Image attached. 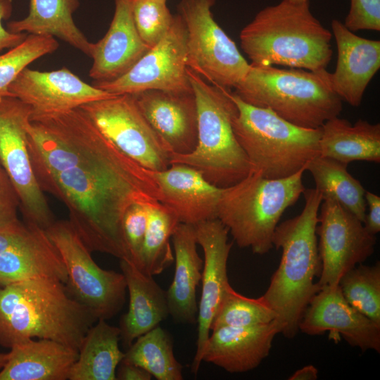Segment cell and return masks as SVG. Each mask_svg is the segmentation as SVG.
I'll use <instances>...</instances> for the list:
<instances>
[{"mask_svg":"<svg viewBox=\"0 0 380 380\" xmlns=\"http://www.w3.org/2000/svg\"><path fill=\"white\" fill-rule=\"evenodd\" d=\"M172 241L175 253V274L166 291L169 314L182 324L197 322L196 288L201 280L203 260L197 251L194 227L179 223Z\"/></svg>","mask_w":380,"mask_h":380,"instance_id":"cell-24","label":"cell"},{"mask_svg":"<svg viewBox=\"0 0 380 380\" xmlns=\"http://www.w3.org/2000/svg\"><path fill=\"white\" fill-rule=\"evenodd\" d=\"M319 155L348 165L355 160L380 162V124L359 119L354 125L338 117L321 127Z\"/></svg>","mask_w":380,"mask_h":380,"instance_id":"cell-26","label":"cell"},{"mask_svg":"<svg viewBox=\"0 0 380 380\" xmlns=\"http://www.w3.org/2000/svg\"><path fill=\"white\" fill-rule=\"evenodd\" d=\"M316 233L319 237L321 288L338 285L348 270L363 263L374 251L376 235L363 222L330 198L322 199Z\"/></svg>","mask_w":380,"mask_h":380,"instance_id":"cell-14","label":"cell"},{"mask_svg":"<svg viewBox=\"0 0 380 380\" xmlns=\"http://www.w3.org/2000/svg\"><path fill=\"white\" fill-rule=\"evenodd\" d=\"M152 172L160 192L159 202L180 223L196 225L217 219L223 188L212 184L198 170L185 164L172 163L164 170Z\"/></svg>","mask_w":380,"mask_h":380,"instance_id":"cell-19","label":"cell"},{"mask_svg":"<svg viewBox=\"0 0 380 380\" xmlns=\"http://www.w3.org/2000/svg\"><path fill=\"white\" fill-rule=\"evenodd\" d=\"M120 329L99 319L84 335L70 380H117L116 369L125 356L119 347Z\"/></svg>","mask_w":380,"mask_h":380,"instance_id":"cell-28","label":"cell"},{"mask_svg":"<svg viewBox=\"0 0 380 380\" xmlns=\"http://www.w3.org/2000/svg\"><path fill=\"white\" fill-rule=\"evenodd\" d=\"M287 1L293 4H302L309 0H287Z\"/></svg>","mask_w":380,"mask_h":380,"instance_id":"cell-46","label":"cell"},{"mask_svg":"<svg viewBox=\"0 0 380 380\" xmlns=\"http://www.w3.org/2000/svg\"><path fill=\"white\" fill-rule=\"evenodd\" d=\"M186 53V27L177 13L165 36L128 72L113 81H94L92 85L114 95L135 94L148 90L191 91Z\"/></svg>","mask_w":380,"mask_h":380,"instance_id":"cell-13","label":"cell"},{"mask_svg":"<svg viewBox=\"0 0 380 380\" xmlns=\"http://www.w3.org/2000/svg\"><path fill=\"white\" fill-rule=\"evenodd\" d=\"M0 380H67L79 351L58 341L30 338L13 345Z\"/></svg>","mask_w":380,"mask_h":380,"instance_id":"cell-25","label":"cell"},{"mask_svg":"<svg viewBox=\"0 0 380 380\" xmlns=\"http://www.w3.org/2000/svg\"><path fill=\"white\" fill-rule=\"evenodd\" d=\"M318 377L317 369L312 365H306L296 371L289 380H315Z\"/></svg>","mask_w":380,"mask_h":380,"instance_id":"cell-44","label":"cell"},{"mask_svg":"<svg viewBox=\"0 0 380 380\" xmlns=\"http://www.w3.org/2000/svg\"><path fill=\"white\" fill-rule=\"evenodd\" d=\"M115 12L104 37L92 44L89 75L94 82L115 80L150 49L141 39L132 14L133 0H114Z\"/></svg>","mask_w":380,"mask_h":380,"instance_id":"cell-21","label":"cell"},{"mask_svg":"<svg viewBox=\"0 0 380 380\" xmlns=\"http://www.w3.org/2000/svg\"><path fill=\"white\" fill-rule=\"evenodd\" d=\"M215 0H181L177 5L186 31L187 67L208 82L234 88L250 68L234 42L215 20Z\"/></svg>","mask_w":380,"mask_h":380,"instance_id":"cell-10","label":"cell"},{"mask_svg":"<svg viewBox=\"0 0 380 380\" xmlns=\"http://www.w3.org/2000/svg\"><path fill=\"white\" fill-rule=\"evenodd\" d=\"M116 379L117 380H151L152 376L141 367L122 360L116 369Z\"/></svg>","mask_w":380,"mask_h":380,"instance_id":"cell-43","label":"cell"},{"mask_svg":"<svg viewBox=\"0 0 380 380\" xmlns=\"http://www.w3.org/2000/svg\"><path fill=\"white\" fill-rule=\"evenodd\" d=\"M232 97L238 108L234 133L251 170L267 179L285 178L306 167L319 155L321 127L295 125L270 109L243 102L234 91Z\"/></svg>","mask_w":380,"mask_h":380,"instance_id":"cell-8","label":"cell"},{"mask_svg":"<svg viewBox=\"0 0 380 380\" xmlns=\"http://www.w3.org/2000/svg\"><path fill=\"white\" fill-rule=\"evenodd\" d=\"M147 210V227L137 267L153 277L162 273L175 260L170 240L180 222L159 201L148 204Z\"/></svg>","mask_w":380,"mask_h":380,"instance_id":"cell-32","label":"cell"},{"mask_svg":"<svg viewBox=\"0 0 380 380\" xmlns=\"http://www.w3.org/2000/svg\"><path fill=\"white\" fill-rule=\"evenodd\" d=\"M129 293V307L120 321V341L129 348L169 315L166 291L132 262L120 260Z\"/></svg>","mask_w":380,"mask_h":380,"instance_id":"cell-23","label":"cell"},{"mask_svg":"<svg viewBox=\"0 0 380 380\" xmlns=\"http://www.w3.org/2000/svg\"><path fill=\"white\" fill-rule=\"evenodd\" d=\"M331 30L337 47L334 72H327L331 89L350 106L361 104L365 91L380 68V42L359 37L336 19Z\"/></svg>","mask_w":380,"mask_h":380,"instance_id":"cell-20","label":"cell"},{"mask_svg":"<svg viewBox=\"0 0 380 380\" xmlns=\"http://www.w3.org/2000/svg\"><path fill=\"white\" fill-rule=\"evenodd\" d=\"M44 191L65 205L72 229L91 251L129 260L122 222L135 203L159 201L153 172L133 160L99 167H75L36 176Z\"/></svg>","mask_w":380,"mask_h":380,"instance_id":"cell-1","label":"cell"},{"mask_svg":"<svg viewBox=\"0 0 380 380\" xmlns=\"http://www.w3.org/2000/svg\"><path fill=\"white\" fill-rule=\"evenodd\" d=\"M274 310L262 296L251 298L236 292L229 284L212 322L211 330L220 327H250L276 320Z\"/></svg>","mask_w":380,"mask_h":380,"instance_id":"cell-34","label":"cell"},{"mask_svg":"<svg viewBox=\"0 0 380 380\" xmlns=\"http://www.w3.org/2000/svg\"><path fill=\"white\" fill-rule=\"evenodd\" d=\"M298 330L315 336L329 333L341 336L362 351L380 352V326L353 308L342 295L339 285L322 287L310 301L298 324Z\"/></svg>","mask_w":380,"mask_h":380,"instance_id":"cell-17","label":"cell"},{"mask_svg":"<svg viewBox=\"0 0 380 380\" xmlns=\"http://www.w3.org/2000/svg\"><path fill=\"white\" fill-rule=\"evenodd\" d=\"M8 90L11 96L30 107V119L68 111L115 96L88 84L66 68L42 72L27 67Z\"/></svg>","mask_w":380,"mask_h":380,"instance_id":"cell-16","label":"cell"},{"mask_svg":"<svg viewBox=\"0 0 380 380\" xmlns=\"http://www.w3.org/2000/svg\"><path fill=\"white\" fill-rule=\"evenodd\" d=\"M147 205L141 203L131 205L125 213L122 222L129 260L137 266L147 227Z\"/></svg>","mask_w":380,"mask_h":380,"instance_id":"cell-37","label":"cell"},{"mask_svg":"<svg viewBox=\"0 0 380 380\" xmlns=\"http://www.w3.org/2000/svg\"><path fill=\"white\" fill-rule=\"evenodd\" d=\"M197 243L203 249L202 289L198 305V329L195 355L191 366L196 374L200 369L205 346L227 286V261L232 243L228 241L227 228L214 219L194 225Z\"/></svg>","mask_w":380,"mask_h":380,"instance_id":"cell-15","label":"cell"},{"mask_svg":"<svg viewBox=\"0 0 380 380\" xmlns=\"http://www.w3.org/2000/svg\"><path fill=\"white\" fill-rule=\"evenodd\" d=\"M142 114L170 151L193 152L198 142V112L193 90H148L132 94Z\"/></svg>","mask_w":380,"mask_h":380,"instance_id":"cell-18","label":"cell"},{"mask_svg":"<svg viewBox=\"0 0 380 380\" xmlns=\"http://www.w3.org/2000/svg\"><path fill=\"white\" fill-rule=\"evenodd\" d=\"M79 6L78 0H30L28 15L22 20L8 22L7 30L13 33L56 37L91 57L93 43L72 18Z\"/></svg>","mask_w":380,"mask_h":380,"instance_id":"cell-27","label":"cell"},{"mask_svg":"<svg viewBox=\"0 0 380 380\" xmlns=\"http://www.w3.org/2000/svg\"><path fill=\"white\" fill-rule=\"evenodd\" d=\"M46 233L34 224L22 222L16 226L0 230V253L27 246Z\"/></svg>","mask_w":380,"mask_h":380,"instance_id":"cell-40","label":"cell"},{"mask_svg":"<svg viewBox=\"0 0 380 380\" xmlns=\"http://www.w3.org/2000/svg\"><path fill=\"white\" fill-rule=\"evenodd\" d=\"M164 0H133L132 14L137 30L151 49L157 44L170 28L172 15Z\"/></svg>","mask_w":380,"mask_h":380,"instance_id":"cell-36","label":"cell"},{"mask_svg":"<svg viewBox=\"0 0 380 380\" xmlns=\"http://www.w3.org/2000/svg\"><path fill=\"white\" fill-rule=\"evenodd\" d=\"M342 295L355 310L380 326V264H359L348 270L339 283Z\"/></svg>","mask_w":380,"mask_h":380,"instance_id":"cell-33","label":"cell"},{"mask_svg":"<svg viewBox=\"0 0 380 380\" xmlns=\"http://www.w3.org/2000/svg\"><path fill=\"white\" fill-rule=\"evenodd\" d=\"M122 360L141 367L158 380L184 379L172 338L160 325L139 336L127 348Z\"/></svg>","mask_w":380,"mask_h":380,"instance_id":"cell-31","label":"cell"},{"mask_svg":"<svg viewBox=\"0 0 380 380\" xmlns=\"http://www.w3.org/2000/svg\"><path fill=\"white\" fill-rule=\"evenodd\" d=\"M39 278L65 284L68 279L61 257L46 232L27 246L0 253V286Z\"/></svg>","mask_w":380,"mask_h":380,"instance_id":"cell-29","label":"cell"},{"mask_svg":"<svg viewBox=\"0 0 380 380\" xmlns=\"http://www.w3.org/2000/svg\"><path fill=\"white\" fill-rule=\"evenodd\" d=\"M29 106L13 96L0 98V164L19 199L25 221L46 229L55 221L35 177L27 146Z\"/></svg>","mask_w":380,"mask_h":380,"instance_id":"cell-11","label":"cell"},{"mask_svg":"<svg viewBox=\"0 0 380 380\" xmlns=\"http://www.w3.org/2000/svg\"><path fill=\"white\" fill-rule=\"evenodd\" d=\"M164 1H167V0H164Z\"/></svg>","mask_w":380,"mask_h":380,"instance_id":"cell-47","label":"cell"},{"mask_svg":"<svg viewBox=\"0 0 380 380\" xmlns=\"http://www.w3.org/2000/svg\"><path fill=\"white\" fill-rule=\"evenodd\" d=\"M305 167L281 179H267L251 170L236 184L223 188L217 218L236 244L264 255L272 248V237L284 211L296 203L305 186Z\"/></svg>","mask_w":380,"mask_h":380,"instance_id":"cell-7","label":"cell"},{"mask_svg":"<svg viewBox=\"0 0 380 380\" xmlns=\"http://www.w3.org/2000/svg\"><path fill=\"white\" fill-rule=\"evenodd\" d=\"M348 165L334 159L314 157L306 165L315 183V189L322 199L330 198L338 203L361 222L366 215V190L362 184L347 170Z\"/></svg>","mask_w":380,"mask_h":380,"instance_id":"cell-30","label":"cell"},{"mask_svg":"<svg viewBox=\"0 0 380 380\" xmlns=\"http://www.w3.org/2000/svg\"><path fill=\"white\" fill-rule=\"evenodd\" d=\"M187 74L197 105L198 142L191 153H172L170 165H189L216 186H232L246 177L251 167L234 133L238 108L232 91L208 82L189 68Z\"/></svg>","mask_w":380,"mask_h":380,"instance_id":"cell-6","label":"cell"},{"mask_svg":"<svg viewBox=\"0 0 380 380\" xmlns=\"http://www.w3.org/2000/svg\"><path fill=\"white\" fill-rule=\"evenodd\" d=\"M365 199L369 212L366 214L363 224L368 232L376 235L380 232V197L368 191H365Z\"/></svg>","mask_w":380,"mask_h":380,"instance_id":"cell-42","label":"cell"},{"mask_svg":"<svg viewBox=\"0 0 380 380\" xmlns=\"http://www.w3.org/2000/svg\"><path fill=\"white\" fill-rule=\"evenodd\" d=\"M250 68L234 87L243 102L267 108L301 127L317 129L342 109V100L331 89L327 70L280 69L273 65Z\"/></svg>","mask_w":380,"mask_h":380,"instance_id":"cell-5","label":"cell"},{"mask_svg":"<svg viewBox=\"0 0 380 380\" xmlns=\"http://www.w3.org/2000/svg\"><path fill=\"white\" fill-rule=\"evenodd\" d=\"M98 318L73 298L62 281L28 279L0 286V346L46 338L79 351Z\"/></svg>","mask_w":380,"mask_h":380,"instance_id":"cell-2","label":"cell"},{"mask_svg":"<svg viewBox=\"0 0 380 380\" xmlns=\"http://www.w3.org/2000/svg\"><path fill=\"white\" fill-rule=\"evenodd\" d=\"M344 25L351 32L380 31V0H350Z\"/></svg>","mask_w":380,"mask_h":380,"instance_id":"cell-38","label":"cell"},{"mask_svg":"<svg viewBox=\"0 0 380 380\" xmlns=\"http://www.w3.org/2000/svg\"><path fill=\"white\" fill-rule=\"evenodd\" d=\"M9 357V353H0V370L5 366Z\"/></svg>","mask_w":380,"mask_h":380,"instance_id":"cell-45","label":"cell"},{"mask_svg":"<svg viewBox=\"0 0 380 380\" xmlns=\"http://www.w3.org/2000/svg\"><path fill=\"white\" fill-rule=\"evenodd\" d=\"M331 32L312 15L309 1L283 0L260 10L241 31L243 52L255 65L326 70L332 56Z\"/></svg>","mask_w":380,"mask_h":380,"instance_id":"cell-4","label":"cell"},{"mask_svg":"<svg viewBox=\"0 0 380 380\" xmlns=\"http://www.w3.org/2000/svg\"><path fill=\"white\" fill-rule=\"evenodd\" d=\"M58 46L53 37L30 34L23 42L0 54V98L11 96L8 89L18 75L33 61L55 51Z\"/></svg>","mask_w":380,"mask_h":380,"instance_id":"cell-35","label":"cell"},{"mask_svg":"<svg viewBox=\"0 0 380 380\" xmlns=\"http://www.w3.org/2000/svg\"><path fill=\"white\" fill-rule=\"evenodd\" d=\"M80 108L122 153L156 172L170 165L172 153L151 126L132 94L115 95Z\"/></svg>","mask_w":380,"mask_h":380,"instance_id":"cell-12","label":"cell"},{"mask_svg":"<svg viewBox=\"0 0 380 380\" xmlns=\"http://www.w3.org/2000/svg\"><path fill=\"white\" fill-rule=\"evenodd\" d=\"M12 10L11 0H0V53L5 49L16 46L27 36L25 32L13 33L3 27L2 21L10 18Z\"/></svg>","mask_w":380,"mask_h":380,"instance_id":"cell-41","label":"cell"},{"mask_svg":"<svg viewBox=\"0 0 380 380\" xmlns=\"http://www.w3.org/2000/svg\"><path fill=\"white\" fill-rule=\"evenodd\" d=\"M305 205L301 213L277 226L272 244L281 250L278 268L261 296L277 315L279 334L293 338L300 319L321 286L315 282L319 277L321 261L316 229L322 194L315 189H305Z\"/></svg>","mask_w":380,"mask_h":380,"instance_id":"cell-3","label":"cell"},{"mask_svg":"<svg viewBox=\"0 0 380 380\" xmlns=\"http://www.w3.org/2000/svg\"><path fill=\"white\" fill-rule=\"evenodd\" d=\"M211 331L202 361L229 373H242L256 368L269 355L279 329L274 320L250 327H220Z\"/></svg>","mask_w":380,"mask_h":380,"instance_id":"cell-22","label":"cell"},{"mask_svg":"<svg viewBox=\"0 0 380 380\" xmlns=\"http://www.w3.org/2000/svg\"><path fill=\"white\" fill-rule=\"evenodd\" d=\"M46 232L64 263L71 296L99 319L118 314L126 301L123 274L100 267L68 220H56Z\"/></svg>","mask_w":380,"mask_h":380,"instance_id":"cell-9","label":"cell"},{"mask_svg":"<svg viewBox=\"0 0 380 380\" xmlns=\"http://www.w3.org/2000/svg\"><path fill=\"white\" fill-rule=\"evenodd\" d=\"M20 202L17 193L0 164V230L18 225Z\"/></svg>","mask_w":380,"mask_h":380,"instance_id":"cell-39","label":"cell"}]
</instances>
